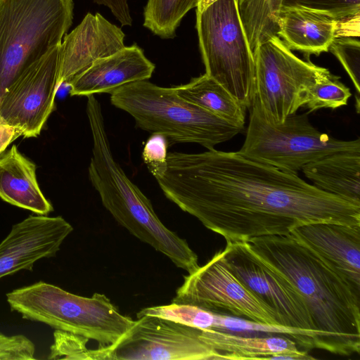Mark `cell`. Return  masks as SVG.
I'll list each match as a JSON object with an SVG mask.
<instances>
[{
  "label": "cell",
  "mask_w": 360,
  "mask_h": 360,
  "mask_svg": "<svg viewBox=\"0 0 360 360\" xmlns=\"http://www.w3.org/2000/svg\"><path fill=\"white\" fill-rule=\"evenodd\" d=\"M167 162L156 179L164 195L226 242L287 236L312 223L360 226V203L238 151L168 153Z\"/></svg>",
  "instance_id": "cell-1"
},
{
  "label": "cell",
  "mask_w": 360,
  "mask_h": 360,
  "mask_svg": "<svg viewBox=\"0 0 360 360\" xmlns=\"http://www.w3.org/2000/svg\"><path fill=\"white\" fill-rule=\"evenodd\" d=\"M246 243L297 289L315 330L333 335L352 354L360 353V290L290 234L257 237Z\"/></svg>",
  "instance_id": "cell-2"
},
{
  "label": "cell",
  "mask_w": 360,
  "mask_h": 360,
  "mask_svg": "<svg viewBox=\"0 0 360 360\" xmlns=\"http://www.w3.org/2000/svg\"><path fill=\"white\" fill-rule=\"evenodd\" d=\"M86 114L93 146L89 177L104 207L131 234L165 255L177 267L191 273L198 258L187 241L157 216L150 200L115 161L105 131L101 106L94 95L87 97Z\"/></svg>",
  "instance_id": "cell-3"
},
{
  "label": "cell",
  "mask_w": 360,
  "mask_h": 360,
  "mask_svg": "<svg viewBox=\"0 0 360 360\" xmlns=\"http://www.w3.org/2000/svg\"><path fill=\"white\" fill-rule=\"evenodd\" d=\"M110 103L129 114L139 128L163 135L169 145L193 143L211 150L243 130L181 98L174 86L148 80L117 88L110 94Z\"/></svg>",
  "instance_id": "cell-4"
},
{
  "label": "cell",
  "mask_w": 360,
  "mask_h": 360,
  "mask_svg": "<svg viewBox=\"0 0 360 360\" xmlns=\"http://www.w3.org/2000/svg\"><path fill=\"white\" fill-rule=\"evenodd\" d=\"M6 296L11 310L23 319L96 340L100 347L115 345L136 321L122 314L104 294L82 297L44 281Z\"/></svg>",
  "instance_id": "cell-5"
},
{
  "label": "cell",
  "mask_w": 360,
  "mask_h": 360,
  "mask_svg": "<svg viewBox=\"0 0 360 360\" xmlns=\"http://www.w3.org/2000/svg\"><path fill=\"white\" fill-rule=\"evenodd\" d=\"M73 0H0V98L72 25Z\"/></svg>",
  "instance_id": "cell-6"
},
{
  "label": "cell",
  "mask_w": 360,
  "mask_h": 360,
  "mask_svg": "<svg viewBox=\"0 0 360 360\" xmlns=\"http://www.w3.org/2000/svg\"><path fill=\"white\" fill-rule=\"evenodd\" d=\"M195 27L205 74L248 109L254 98L255 60L238 0H217L196 12Z\"/></svg>",
  "instance_id": "cell-7"
},
{
  "label": "cell",
  "mask_w": 360,
  "mask_h": 360,
  "mask_svg": "<svg viewBox=\"0 0 360 360\" xmlns=\"http://www.w3.org/2000/svg\"><path fill=\"white\" fill-rule=\"evenodd\" d=\"M245 139L238 150L251 160L297 174L307 164L328 155L360 149V139L343 141L319 131L307 113L288 117L273 124L263 115L257 101L250 107Z\"/></svg>",
  "instance_id": "cell-8"
},
{
  "label": "cell",
  "mask_w": 360,
  "mask_h": 360,
  "mask_svg": "<svg viewBox=\"0 0 360 360\" xmlns=\"http://www.w3.org/2000/svg\"><path fill=\"white\" fill-rule=\"evenodd\" d=\"M253 55V99L273 124L283 123L303 107L306 91L327 70L299 58L278 35L260 43Z\"/></svg>",
  "instance_id": "cell-9"
},
{
  "label": "cell",
  "mask_w": 360,
  "mask_h": 360,
  "mask_svg": "<svg viewBox=\"0 0 360 360\" xmlns=\"http://www.w3.org/2000/svg\"><path fill=\"white\" fill-rule=\"evenodd\" d=\"M172 302L195 305L251 321L278 324L274 311L245 288L226 264L223 251L184 277Z\"/></svg>",
  "instance_id": "cell-10"
},
{
  "label": "cell",
  "mask_w": 360,
  "mask_h": 360,
  "mask_svg": "<svg viewBox=\"0 0 360 360\" xmlns=\"http://www.w3.org/2000/svg\"><path fill=\"white\" fill-rule=\"evenodd\" d=\"M226 264L239 281L275 313L278 325L315 330L309 307L295 285L266 264L246 242H226Z\"/></svg>",
  "instance_id": "cell-11"
},
{
  "label": "cell",
  "mask_w": 360,
  "mask_h": 360,
  "mask_svg": "<svg viewBox=\"0 0 360 360\" xmlns=\"http://www.w3.org/2000/svg\"><path fill=\"white\" fill-rule=\"evenodd\" d=\"M200 330L150 315L138 317L132 328L115 345L111 359H219L218 353L200 338Z\"/></svg>",
  "instance_id": "cell-12"
},
{
  "label": "cell",
  "mask_w": 360,
  "mask_h": 360,
  "mask_svg": "<svg viewBox=\"0 0 360 360\" xmlns=\"http://www.w3.org/2000/svg\"><path fill=\"white\" fill-rule=\"evenodd\" d=\"M60 44L27 69L0 98V116L18 129L24 138L38 136L54 110L55 97L60 86Z\"/></svg>",
  "instance_id": "cell-13"
},
{
  "label": "cell",
  "mask_w": 360,
  "mask_h": 360,
  "mask_svg": "<svg viewBox=\"0 0 360 360\" xmlns=\"http://www.w3.org/2000/svg\"><path fill=\"white\" fill-rule=\"evenodd\" d=\"M73 228L60 216L30 215L14 224L0 243V278L54 257Z\"/></svg>",
  "instance_id": "cell-14"
},
{
  "label": "cell",
  "mask_w": 360,
  "mask_h": 360,
  "mask_svg": "<svg viewBox=\"0 0 360 360\" xmlns=\"http://www.w3.org/2000/svg\"><path fill=\"white\" fill-rule=\"evenodd\" d=\"M122 30L101 14L88 13L60 46V86L67 85L97 60L125 46Z\"/></svg>",
  "instance_id": "cell-15"
},
{
  "label": "cell",
  "mask_w": 360,
  "mask_h": 360,
  "mask_svg": "<svg viewBox=\"0 0 360 360\" xmlns=\"http://www.w3.org/2000/svg\"><path fill=\"white\" fill-rule=\"evenodd\" d=\"M290 235L360 290V226L312 223L294 228Z\"/></svg>",
  "instance_id": "cell-16"
},
{
  "label": "cell",
  "mask_w": 360,
  "mask_h": 360,
  "mask_svg": "<svg viewBox=\"0 0 360 360\" xmlns=\"http://www.w3.org/2000/svg\"><path fill=\"white\" fill-rule=\"evenodd\" d=\"M155 65L136 44L95 61L68 84L71 96H89L111 94L117 88L136 81L148 80Z\"/></svg>",
  "instance_id": "cell-17"
},
{
  "label": "cell",
  "mask_w": 360,
  "mask_h": 360,
  "mask_svg": "<svg viewBox=\"0 0 360 360\" xmlns=\"http://www.w3.org/2000/svg\"><path fill=\"white\" fill-rule=\"evenodd\" d=\"M340 22L328 13L300 6H282L277 35L290 50L307 56L328 52L339 36Z\"/></svg>",
  "instance_id": "cell-18"
},
{
  "label": "cell",
  "mask_w": 360,
  "mask_h": 360,
  "mask_svg": "<svg viewBox=\"0 0 360 360\" xmlns=\"http://www.w3.org/2000/svg\"><path fill=\"white\" fill-rule=\"evenodd\" d=\"M36 165L15 145L0 155V198L39 215L53 210L37 180Z\"/></svg>",
  "instance_id": "cell-19"
},
{
  "label": "cell",
  "mask_w": 360,
  "mask_h": 360,
  "mask_svg": "<svg viewBox=\"0 0 360 360\" xmlns=\"http://www.w3.org/2000/svg\"><path fill=\"white\" fill-rule=\"evenodd\" d=\"M302 171L318 188L360 203V149L328 155Z\"/></svg>",
  "instance_id": "cell-20"
},
{
  "label": "cell",
  "mask_w": 360,
  "mask_h": 360,
  "mask_svg": "<svg viewBox=\"0 0 360 360\" xmlns=\"http://www.w3.org/2000/svg\"><path fill=\"white\" fill-rule=\"evenodd\" d=\"M200 338L218 353L219 359H268L274 354L299 351L297 343L288 337H243L205 329L200 330Z\"/></svg>",
  "instance_id": "cell-21"
},
{
  "label": "cell",
  "mask_w": 360,
  "mask_h": 360,
  "mask_svg": "<svg viewBox=\"0 0 360 360\" xmlns=\"http://www.w3.org/2000/svg\"><path fill=\"white\" fill-rule=\"evenodd\" d=\"M174 87L185 100L244 129L246 108L205 73L191 79L187 84Z\"/></svg>",
  "instance_id": "cell-22"
},
{
  "label": "cell",
  "mask_w": 360,
  "mask_h": 360,
  "mask_svg": "<svg viewBox=\"0 0 360 360\" xmlns=\"http://www.w3.org/2000/svg\"><path fill=\"white\" fill-rule=\"evenodd\" d=\"M213 329L231 331H256L279 333L307 349H323L341 356H350L349 349L333 335L321 330L260 323L241 318L214 313Z\"/></svg>",
  "instance_id": "cell-23"
},
{
  "label": "cell",
  "mask_w": 360,
  "mask_h": 360,
  "mask_svg": "<svg viewBox=\"0 0 360 360\" xmlns=\"http://www.w3.org/2000/svg\"><path fill=\"white\" fill-rule=\"evenodd\" d=\"M283 0H238L240 17L252 52L268 38L277 35Z\"/></svg>",
  "instance_id": "cell-24"
},
{
  "label": "cell",
  "mask_w": 360,
  "mask_h": 360,
  "mask_svg": "<svg viewBox=\"0 0 360 360\" xmlns=\"http://www.w3.org/2000/svg\"><path fill=\"white\" fill-rule=\"evenodd\" d=\"M198 0H147L143 25L162 39H173L181 20Z\"/></svg>",
  "instance_id": "cell-25"
},
{
  "label": "cell",
  "mask_w": 360,
  "mask_h": 360,
  "mask_svg": "<svg viewBox=\"0 0 360 360\" xmlns=\"http://www.w3.org/2000/svg\"><path fill=\"white\" fill-rule=\"evenodd\" d=\"M351 96L349 88L327 69L306 91L303 107L309 112L321 108L336 109L346 105Z\"/></svg>",
  "instance_id": "cell-26"
},
{
  "label": "cell",
  "mask_w": 360,
  "mask_h": 360,
  "mask_svg": "<svg viewBox=\"0 0 360 360\" xmlns=\"http://www.w3.org/2000/svg\"><path fill=\"white\" fill-rule=\"evenodd\" d=\"M282 6H300L331 15L341 27H359L360 0H283Z\"/></svg>",
  "instance_id": "cell-27"
},
{
  "label": "cell",
  "mask_w": 360,
  "mask_h": 360,
  "mask_svg": "<svg viewBox=\"0 0 360 360\" xmlns=\"http://www.w3.org/2000/svg\"><path fill=\"white\" fill-rule=\"evenodd\" d=\"M89 339L60 330L53 333V342L50 347L49 359H102L100 349H89Z\"/></svg>",
  "instance_id": "cell-28"
},
{
  "label": "cell",
  "mask_w": 360,
  "mask_h": 360,
  "mask_svg": "<svg viewBox=\"0 0 360 360\" xmlns=\"http://www.w3.org/2000/svg\"><path fill=\"white\" fill-rule=\"evenodd\" d=\"M329 50L339 60L356 89V108L359 112L360 94V43L352 37H338L335 38Z\"/></svg>",
  "instance_id": "cell-29"
},
{
  "label": "cell",
  "mask_w": 360,
  "mask_h": 360,
  "mask_svg": "<svg viewBox=\"0 0 360 360\" xmlns=\"http://www.w3.org/2000/svg\"><path fill=\"white\" fill-rule=\"evenodd\" d=\"M168 146L167 139L160 134H152L144 145L142 158L155 179L162 176L167 169Z\"/></svg>",
  "instance_id": "cell-30"
},
{
  "label": "cell",
  "mask_w": 360,
  "mask_h": 360,
  "mask_svg": "<svg viewBox=\"0 0 360 360\" xmlns=\"http://www.w3.org/2000/svg\"><path fill=\"white\" fill-rule=\"evenodd\" d=\"M34 354V344L24 335L0 333V360H33Z\"/></svg>",
  "instance_id": "cell-31"
},
{
  "label": "cell",
  "mask_w": 360,
  "mask_h": 360,
  "mask_svg": "<svg viewBox=\"0 0 360 360\" xmlns=\"http://www.w3.org/2000/svg\"><path fill=\"white\" fill-rule=\"evenodd\" d=\"M99 6H106L122 26L133 23L128 0H94Z\"/></svg>",
  "instance_id": "cell-32"
},
{
  "label": "cell",
  "mask_w": 360,
  "mask_h": 360,
  "mask_svg": "<svg viewBox=\"0 0 360 360\" xmlns=\"http://www.w3.org/2000/svg\"><path fill=\"white\" fill-rule=\"evenodd\" d=\"M22 136L17 128L10 125L0 116V155L15 140Z\"/></svg>",
  "instance_id": "cell-33"
},
{
  "label": "cell",
  "mask_w": 360,
  "mask_h": 360,
  "mask_svg": "<svg viewBox=\"0 0 360 360\" xmlns=\"http://www.w3.org/2000/svg\"><path fill=\"white\" fill-rule=\"evenodd\" d=\"M268 359H314V357L309 355L306 351H298L297 352H285L277 354L269 357Z\"/></svg>",
  "instance_id": "cell-34"
},
{
  "label": "cell",
  "mask_w": 360,
  "mask_h": 360,
  "mask_svg": "<svg viewBox=\"0 0 360 360\" xmlns=\"http://www.w3.org/2000/svg\"><path fill=\"white\" fill-rule=\"evenodd\" d=\"M217 0H198L196 6V12H201L206 8L209 5L216 1Z\"/></svg>",
  "instance_id": "cell-35"
}]
</instances>
